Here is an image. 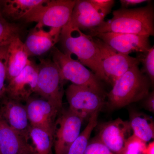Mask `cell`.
Listing matches in <instances>:
<instances>
[{
  "mask_svg": "<svg viewBox=\"0 0 154 154\" xmlns=\"http://www.w3.org/2000/svg\"><path fill=\"white\" fill-rule=\"evenodd\" d=\"M113 15L111 19L89 31L88 35L94 37L99 33L110 32L154 36V8L151 4L138 8H120L113 11Z\"/></svg>",
  "mask_w": 154,
  "mask_h": 154,
  "instance_id": "1",
  "label": "cell"
},
{
  "mask_svg": "<svg viewBox=\"0 0 154 154\" xmlns=\"http://www.w3.org/2000/svg\"><path fill=\"white\" fill-rule=\"evenodd\" d=\"M63 52L88 67L100 80L108 82L102 69L100 51L92 36L68 23L62 28L59 40Z\"/></svg>",
  "mask_w": 154,
  "mask_h": 154,
  "instance_id": "2",
  "label": "cell"
},
{
  "mask_svg": "<svg viewBox=\"0 0 154 154\" xmlns=\"http://www.w3.org/2000/svg\"><path fill=\"white\" fill-rule=\"evenodd\" d=\"M149 78L135 66L116 80L107 94V107L115 110L143 100L149 93Z\"/></svg>",
  "mask_w": 154,
  "mask_h": 154,
  "instance_id": "3",
  "label": "cell"
},
{
  "mask_svg": "<svg viewBox=\"0 0 154 154\" xmlns=\"http://www.w3.org/2000/svg\"><path fill=\"white\" fill-rule=\"evenodd\" d=\"M51 50L53 61L58 67L65 81H70L76 85L88 87L105 95L101 80L93 72L56 47Z\"/></svg>",
  "mask_w": 154,
  "mask_h": 154,
  "instance_id": "4",
  "label": "cell"
},
{
  "mask_svg": "<svg viewBox=\"0 0 154 154\" xmlns=\"http://www.w3.org/2000/svg\"><path fill=\"white\" fill-rule=\"evenodd\" d=\"M75 4L73 0H46L23 19L36 22L38 28L62 29L69 22Z\"/></svg>",
  "mask_w": 154,
  "mask_h": 154,
  "instance_id": "5",
  "label": "cell"
},
{
  "mask_svg": "<svg viewBox=\"0 0 154 154\" xmlns=\"http://www.w3.org/2000/svg\"><path fill=\"white\" fill-rule=\"evenodd\" d=\"M39 61L35 93L62 110L65 80L60 70L51 60L41 59Z\"/></svg>",
  "mask_w": 154,
  "mask_h": 154,
  "instance_id": "6",
  "label": "cell"
},
{
  "mask_svg": "<svg viewBox=\"0 0 154 154\" xmlns=\"http://www.w3.org/2000/svg\"><path fill=\"white\" fill-rule=\"evenodd\" d=\"M66 95L69 109L84 119L100 112L105 104V95L88 87L72 84Z\"/></svg>",
  "mask_w": 154,
  "mask_h": 154,
  "instance_id": "7",
  "label": "cell"
},
{
  "mask_svg": "<svg viewBox=\"0 0 154 154\" xmlns=\"http://www.w3.org/2000/svg\"><path fill=\"white\" fill-rule=\"evenodd\" d=\"M84 120L69 109L61 110L54 128V154H66L70 146L81 133Z\"/></svg>",
  "mask_w": 154,
  "mask_h": 154,
  "instance_id": "8",
  "label": "cell"
},
{
  "mask_svg": "<svg viewBox=\"0 0 154 154\" xmlns=\"http://www.w3.org/2000/svg\"><path fill=\"white\" fill-rule=\"evenodd\" d=\"M94 41L99 49L100 58L103 72L108 82L113 86L119 78L135 66H139V57H132L116 51L98 38Z\"/></svg>",
  "mask_w": 154,
  "mask_h": 154,
  "instance_id": "9",
  "label": "cell"
},
{
  "mask_svg": "<svg viewBox=\"0 0 154 154\" xmlns=\"http://www.w3.org/2000/svg\"><path fill=\"white\" fill-rule=\"evenodd\" d=\"M38 64L29 59L24 69L7 85L6 95L20 102H26L36 91Z\"/></svg>",
  "mask_w": 154,
  "mask_h": 154,
  "instance_id": "10",
  "label": "cell"
},
{
  "mask_svg": "<svg viewBox=\"0 0 154 154\" xmlns=\"http://www.w3.org/2000/svg\"><path fill=\"white\" fill-rule=\"evenodd\" d=\"M101 39L116 52L129 55L133 52L144 53L150 48L149 36L137 34L110 33H99Z\"/></svg>",
  "mask_w": 154,
  "mask_h": 154,
  "instance_id": "11",
  "label": "cell"
},
{
  "mask_svg": "<svg viewBox=\"0 0 154 154\" xmlns=\"http://www.w3.org/2000/svg\"><path fill=\"white\" fill-rule=\"evenodd\" d=\"M99 127L96 136L114 154H121L127 139L132 135L129 121L118 118Z\"/></svg>",
  "mask_w": 154,
  "mask_h": 154,
  "instance_id": "12",
  "label": "cell"
},
{
  "mask_svg": "<svg viewBox=\"0 0 154 154\" xmlns=\"http://www.w3.org/2000/svg\"><path fill=\"white\" fill-rule=\"evenodd\" d=\"M25 102L30 125L43 128L53 134L54 123L62 110L44 99L31 97Z\"/></svg>",
  "mask_w": 154,
  "mask_h": 154,
  "instance_id": "13",
  "label": "cell"
},
{
  "mask_svg": "<svg viewBox=\"0 0 154 154\" xmlns=\"http://www.w3.org/2000/svg\"><path fill=\"white\" fill-rule=\"evenodd\" d=\"M0 116L10 127L30 139V125L25 105L5 95L0 101Z\"/></svg>",
  "mask_w": 154,
  "mask_h": 154,
  "instance_id": "14",
  "label": "cell"
},
{
  "mask_svg": "<svg viewBox=\"0 0 154 154\" xmlns=\"http://www.w3.org/2000/svg\"><path fill=\"white\" fill-rule=\"evenodd\" d=\"M107 14L97 9L91 0H77L69 23L82 32H89L100 26Z\"/></svg>",
  "mask_w": 154,
  "mask_h": 154,
  "instance_id": "15",
  "label": "cell"
},
{
  "mask_svg": "<svg viewBox=\"0 0 154 154\" xmlns=\"http://www.w3.org/2000/svg\"><path fill=\"white\" fill-rule=\"evenodd\" d=\"M0 154H37L25 138L0 116Z\"/></svg>",
  "mask_w": 154,
  "mask_h": 154,
  "instance_id": "16",
  "label": "cell"
},
{
  "mask_svg": "<svg viewBox=\"0 0 154 154\" xmlns=\"http://www.w3.org/2000/svg\"><path fill=\"white\" fill-rule=\"evenodd\" d=\"M61 29L50 28L46 31L35 27L28 34L24 42L30 56L44 54L54 47L59 40Z\"/></svg>",
  "mask_w": 154,
  "mask_h": 154,
  "instance_id": "17",
  "label": "cell"
},
{
  "mask_svg": "<svg viewBox=\"0 0 154 154\" xmlns=\"http://www.w3.org/2000/svg\"><path fill=\"white\" fill-rule=\"evenodd\" d=\"M29 53L19 37L8 46L7 82L9 83L24 69L29 60Z\"/></svg>",
  "mask_w": 154,
  "mask_h": 154,
  "instance_id": "18",
  "label": "cell"
},
{
  "mask_svg": "<svg viewBox=\"0 0 154 154\" xmlns=\"http://www.w3.org/2000/svg\"><path fill=\"white\" fill-rule=\"evenodd\" d=\"M46 0L0 1L1 13L4 17L16 20L24 19Z\"/></svg>",
  "mask_w": 154,
  "mask_h": 154,
  "instance_id": "19",
  "label": "cell"
},
{
  "mask_svg": "<svg viewBox=\"0 0 154 154\" xmlns=\"http://www.w3.org/2000/svg\"><path fill=\"white\" fill-rule=\"evenodd\" d=\"M129 122L133 134L146 143L153 139L154 122L148 115L142 112L131 111Z\"/></svg>",
  "mask_w": 154,
  "mask_h": 154,
  "instance_id": "20",
  "label": "cell"
},
{
  "mask_svg": "<svg viewBox=\"0 0 154 154\" xmlns=\"http://www.w3.org/2000/svg\"><path fill=\"white\" fill-rule=\"evenodd\" d=\"M29 138L37 154H54L53 134L43 128L30 125Z\"/></svg>",
  "mask_w": 154,
  "mask_h": 154,
  "instance_id": "21",
  "label": "cell"
},
{
  "mask_svg": "<svg viewBox=\"0 0 154 154\" xmlns=\"http://www.w3.org/2000/svg\"><path fill=\"white\" fill-rule=\"evenodd\" d=\"M99 112H96L89 118L85 128L72 143L66 154H84L90 140L91 133L98 124Z\"/></svg>",
  "mask_w": 154,
  "mask_h": 154,
  "instance_id": "22",
  "label": "cell"
},
{
  "mask_svg": "<svg viewBox=\"0 0 154 154\" xmlns=\"http://www.w3.org/2000/svg\"><path fill=\"white\" fill-rule=\"evenodd\" d=\"M21 32L20 26L8 22L0 12V46L10 44Z\"/></svg>",
  "mask_w": 154,
  "mask_h": 154,
  "instance_id": "23",
  "label": "cell"
},
{
  "mask_svg": "<svg viewBox=\"0 0 154 154\" xmlns=\"http://www.w3.org/2000/svg\"><path fill=\"white\" fill-rule=\"evenodd\" d=\"M8 45L0 46V101L6 95Z\"/></svg>",
  "mask_w": 154,
  "mask_h": 154,
  "instance_id": "24",
  "label": "cell"
},
{
  "mask_svg": "<svg viewBox=\"0 0 154 154\" xmlns=\"http://www.w3.org/2000/svg\"><path fill=\"white\" fill-rule=\"evenodd\" d=\"M138 56L140 62L143 64V69L141 71L146 73L152 84L154 82V47H151L146 52Z\"/></svg>",
  "mask_w": 154,
  "mask_h": 154,
  "instance_id": "25",
  "label": "cell"
},
{
  "mask_svg": "<svg viewBox=\"0 0 154 154\" xmlns=\"http://www.w3.org/2000/svg\"><path fill=\"white\" fill-rule=\"evenodd\" d=\"M146 143L134 134L127 140L121 154H143Z\"/></svg>",
  "mask_w": 154,
  "mask_h": 154,
  "instance_id": "26",
  "label": "cell"
},
{
  "mask_svg": "<svg viewBox=\"0 0 154 154\" xmlns=\"http://www.w3.org/2000/svg\"><path fill=\"white\" fill-rule=\"evenodd\" d=\"M84 154H114L97 136L90 139Z\"/></svg>",
  "mask_w": 154,
  "mask_h": 154,
  "instance_id": "27",
  "label": "cell"
},
{
  "mask_svg": "<svg viewBox=\"0 0 154 154\" xmlns=\"http://www.w3.org/2000/svg\"><path fill=\"white\" fill-rule=\"evenodd\" d=\"M91 3L97 8L108 14L114 5L113 0H91Z\"/></svg>",
  "mask_w": 154,
  "mask_h": 154,
  "instance_id": "28",
  "label": "cell"
},
{
  "mask_svg": "<svg viewBox=\"0 0 154 154\" xmlns=\"http://www.w3.org/2000/svg\"><path fill=\"white\" fill-rule=\"evenodd\" d=\"M143 105L145 109L151 113L154 112V92L149 93L143 99Z\"/></svg>",
  "mask_w": 154,
  "mask_h": 154,
  "instance_id": "29",
  "label": "cell"
},
{
  "mask_svg": "<svg viewBox=\"0 0 154 154\" xmlns=\"http://www.w3.org/2000/svg\"><path fill=\"white\" fill-rule=\"evenodd\" d=\"M148 1L146 0H120V2L122 8H127L130 6H135Z\"/></svg>",
  "mask_w": 154,
  "mask_h": 154,
  "instance_id": "30",
  "label": "cell"
},
{
  "mask_svg": "<svg viewBox=\"0 0 154 154\" xmlns=\"http://www.w3.org/2000/svg\"><path fill=\"white\" fill-rule=\"evenodd\" d=\"M143 154H154V142L152 141L146 145Z\"/></svg>",
  "mask_w": 154,
  "mask_h": 154,
  "instance_id": "31",
  "label": "cell"
},
{
  "mask_svg": "<svg viewBox=\"0 0 154 154\" xmlns=\"http://www.w3.org/2000/svg\"><path fill=\"white\" fill-rule=\"evenodd\" d=\"M0 12H1V8H0Z\"/></svg>",
  "mask_w": 154,
  "mask_h": 154,
  "instance_id": "32",
  "label": "cell"
}]
</instances>
